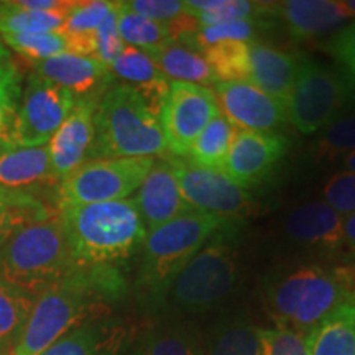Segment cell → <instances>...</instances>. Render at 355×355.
Listing matches in <instances>:
<instances>
[{
	"label": "cell",
	"instance_id": "cell-1",
	"mask_svg": "<svg viewBox=\"0 0 355 355\" xmlns=\"http://www.w3.org/2000/svg\"><path fill=\"white\" fill-rule=\"evenodd\" d=\"M122 286L112 266H78L35 298L12 355H40L68 332L105 319L109 301L121 295Z\"/></svg>",
	"mask_w": 355,
	"mask_h": 355
},
{
	"label": "cell",
	"instance_id": "cell-2",
	"mask_svg": "<svg viewBox=\"0 0 355 355\" xmlns=\"http://www.w3.org/2000/svg\"><path fill=\"white\" fill-rule=\"evenodd\" d=\"M78 266H112L144 245L146 227L133 199L76 204L58 214Z\"/></svg>",
	"mask_w": 355,
	"mask_h": 355
},
{
	"label": "cell",
	"instance_id": "cell-3",
	"mask_svg": "<svg viewBox=\"0 0 355 355\" xmlns=\"http://www.w3.org/2000/svg\"><path fill=\"white\" fill-rule=\"evenodd\" d=\"M355 296L349 270L301 265L275 273L265 283V306L277 326L308 332Z\"/></svg>",
	"mask_w": 355,
	"mask_h": 355
},
{
	"label": "cell",
	"instance_id": "cell-4",
	"mask_svg": "<svg viewBox=\"0 0 355 355\" xmlns=\"http://www.w3.org/2000/svg\"><path fill=\"white\" fill-rule=\"evenodd\" d=\"M166 152L159 114L137 89L122 83L102 92L96 102L94 141L89 159L155 158Z\"/></svg>",
	"mask_w": 355,
	"mask_h": 355
},
{
	"label": "cell",
	"instance_id": "cell-5",
	"mask_svg": "<svg viewBox=\"0 0 355 355\" xmlns=\"http://www.w3.org/2000/svg\"><path fill=\"white\" fill-rule=\"evenodd\" d=\"M76 268L58 217L26 225L0 247V279L35 298Z\"/></svg>",
	"mask_w": 355,
	"mask_h": 355
},
{
	"label": "cell",
	"instance_id": "cell-6",
	"mask_svg": "<svg viewBox=\"0 0 355 355\" xmlns=\"http://www.w3.org/2000/svg\"><path fill=\"white\" fill-rule=\"evenodd\" d=\"M232 219L191 209L146 232L139 285L153 298H166L171 282L216 232Z\"/></svg>",
	"mask_w": 355,
	"mask_h": 355
},
{
	"label": "cell",
	"instance_id": "cell-7",
	"mask_svg": "<svg viewBox=\"0 0 355 355\" xmlns=\"http://www.w3.org/2000/svg\"><path fill=\"white\" fill-rule=\"evenodd\" d=\"M237 229L239 222L220 229L181 268L166 293L175 308L198 313L214 308L232 295L239 279Z\"/></svg>",
	"mask_w": 355,
	"mask_h": 355
},
{
	"label": "cell",
	"instance_id": "cell-8",
	"mask_svg": "<svg viewBox=\"0 0 355 355\" xmlns=\"http://www.w3.org/2000/svg\"><path fill=\"white\" fill-rule=\"evenodd\" d=\"M355 104V78L343 68L301 56L298 78L288 99L290 122L304 135L321 132Z\"/></svg>",
	"mask_w": 355,
	"mask_h": 355
},
{
	"label": "cell",
	"instance_id": "cell-9",
	"mask_svg": "<svg viewBox=\"0 0 355 355\" xmlns=\"http://www.w3.org/2000/svg\"><path fill=\"white\" fill-rule=\"evenodd\" d=\"M153 163V157L89 159L58 186V206L128 199L144 183Z\"/></svg>",
	"mask_w": 355,
	"mask_h": 355
},
{
	"label": "cell",
	"instance_id": "cell-10",
	"mask_svg": "<svg viewBox=\"0 0 355 355\" xmlns=\"http://www.w3.org/2000/svg\"><path fill=\"white\" fill-rule=\"evenodd\" d=\"M76 96L50 79L30 73L12 127V148L48 145L76 105Z\"/></svg>",
	"mask_w": 355,
	"mask_h": 355
},
{
	"label": "cell",
	"instance_id": "cell-11",
	"mask_svg": "<svg viewBox=\"0 0 355 355\" xmlns=\"http://www.w3.org/2000/svg\"><path fill=\"white\" fill-rule=\"evenodd\" d=\"M220 114L214 89L189 83H170L159 109L166 148L173 157L186 158L191 146L212 119Z\"/></svg>",
	"mask_w": 355,
	"mask_h": 355
},
{
	"label": "cell",
	"instance_id": "cell-12",
	"mask_svg": "<svg viewBox=\"0 0 355 355\" xmlns=\"http://www.w3.org/2000/svg\"><path fill=\"white\" fill-rule=\"evenodd\" d=\"M175 173L180 191L193 209L239 220L254 211V199L247 189L230 181L222 171L204 170L188 159H166Z\"/></svg>",
	"mask_w": 355,
	"mask_h": 355
},
{
	"label": "cell",
	"instance_id": "cell-13",
	"mask_svg": "<svg viewBox=\"0 0 355 355\" xmlns=\"http://www.w3.org/2000/svg\"><path fill=\"white\" fill-rule=\"evenodd\" d=\"M214 86L222 115L239 130L273 132L290 121L286 102L268 96L250 81L216 83Z\"/></svg>",
	"mask_w": 355,
	"mask_h": 355
},
{
	"label": "cell",
	"instance_id": "cell-14",
	"mask_svg": "<svg viewBox=\"0 0 355 355\" xmlns=\"http://www.w3.org/2000/svg\"><path fill=\"white\" fill-rule=\"evenodd\" d=\"M286 152V137L278 132L237 130L222 173L241 188L250 189L270 175Z\"/></svg>",
	"mask_w": 355,
	"mask_h": 355
},
{
	"label": "cell",
	"instance_id": "cell-15",
	"mask_svg": "<svg viewBox=\"0 0 355 355\" xmlns=\"http://www.w3.org/2000/svg\"><path fill=\"white\" fill-rule=\"evenodd\" d=\"M344 217L324 201H313L295 207L285 220L290 241L306 250L321 254L344 252Z\"/></svg>",
	"mask_w": 355,
	"mask_h": 355
},
{
	"label": "cell",
	"instance_id": "cell-16",
	"mask_svg": "<svg viewBox=\"0 0 355 355\" xmlns=\"http://www.w3.org/2000/svg\"><path fill=\"white\" fill-rule=\"evenodd\" d=\"M96 101L78 99L68 119L48 144L53 171L58 180H64L89 159L94 141Z\"/></svg>",
	"mask_w": 355,
	"mask_h": 355
},
{
	"label": "cell",
	"instance_id": "cell-17",
	"mask_svg": "<svg viewBox=\"0 0 355 355\" xmlns=\"http://www.w3.org/2000/svg\"><path fill=\"white\" fill-rule=\"evenodd\" d=\"M146 232L193 209L180 191V184L166 159H155L152 170L133 198Z\"/></svg>",
	"mask_w": 355,
	"mask_h": 355
},
{
	"label": "cell",
	"instance_id": "cell-18",
	"mask_svg": "<svg viewBox=\"0 0 355 355\" xmlns=\"http://www.w3.org/2000/svg\"><path fill=\"white\" fill-rule=\"evenodd\" d=\"M33 73L68 89L76 99H91L96 89L107 86L112 79L110 68L96 56L63 53L50 60L33 61Z\"/></svg>",
	"mask_w": 355,
	"mask_h": 355
},
{
	"label": "cell",
	"instance_id": "cell-19",
	"mask_svg": "<svg viewBox=\"0 0 355 355\" xmlns=\"http://www.w3.org/2000/svg\"><path fill=\"white\" fill-rule=\"evenodd\" d=\"M272 13L301 42L334 32L347 21L343 0H286L272 3Z\"/></svg>",
	"mask_w": 355,
	"mask_h": 355
},
{
	"label": "cell",
	"instance_id": "cell-20",
	"mask_svg": "<svg viewBox=\"0 0 355 355\" xmlns=\"http://www.w3.org/2000/svg\"><path fill=\"white\" fill-rule=\"evenodd\" d=\"M250 81L275 99L288 104L296 78H298L301 56L278 50L261 42H250Z\"/></svg>",
	"mask_w": 355,
	"mask_h": 355
},
{
	"label": "cell",
	"instance_id": "cell-21",
	"mask_svg": "<svg viewBox=\"0 0 355 355\" xmlns=\"http://www.w3.org/2000/svg\"><path fill=\"white\" fill-rule=\"evenodd\" d=\"M60 183L53 171L48 145L0 150V186L26 191L40 184Z\"/></svg>",
	"mask_w": 355,
	"mask_h": 355
},
{
	"label": "cell",
	"instance_id": "cell-22",
	"mask_svg": "<svg viewBox=\"0 0 355 355\" xmlns=\"http://www.w3.org/2000/svg\"><path fill=\"white\" fill-rule=\"evenodd\" d=\"M112 76L121 78L123 84L140 92L159 114L163 101L170 91V79L158 69L145 51L125 46L121 56L110 64Z\"/></svg>",
	"mask_w": 355,
	"mask_h": 355
},
{
	"label": "cell",
	"instance_id": "cell-23",
	"mask_svg": "<svg viewBox=\"0 0 355 355\" xmlns=\"http://www.w3.org/2000/svg\"><path fill=\"white\" fill-rule=\"evenodd\" d=\"M145 53L152 58L153 63L170 81L199 84V86H211V84L214 86L217 83L202 53L189 44L170 40Z\"/></svg>",
	"mask_w": 355,
	"mask_h": 355
},
{
	"label": "cell",
	"instance_id": "cell-24",
	"mask_svg": "<svg viewBox=\"0 0 355 355\" xmlns=\"http://www.w3.org/2000/svg\"><path fill=\"white\" fill-rule=\"evenodd\" d=\"M125 337L122 326L99 319L68 332L40 355H117Z\"/></svg>",
	"mask_w": 355,
	"mask_h": 355
},
{
	"label": "cell",
	"instance_id": "cell-25",
	"mask_svg": "<svg viewBox=\"0 0 355 355\" xmlns=\"http://www.w3.org/2000/svg\"><path fill=\"white\" fill-rule=\"evenodd\" d=\"M309 355H355V296L306 334Z\"/></svg>",
	"mask_w": 355,
	"mask_h": 355
},
{
	"label": "cell",
	"instance_id": "cell-26",
	"mask_svg": "<svg viewBox=\"0 0 355 355\" xmlns=\"http://www.w3.org/2000/svg\"><path fill=\"white\" fill-rule=\"evenodd\" d=\"M115 2L109 0H89V2H74L61 33L68 40L69 53L84 56H94L96 33L114 10Z\"/></svg>",
	"mask_w": 355,
	"mask_h": 355
},
{
	"label": "cell",
	"instance_id": "cell-27",
	"mask_svg": "<svg viewBox=\"0 0 355 355\" xmlns=\"http://www.w3.org/2000/svg\"><path fill=\"white\" fill-rule=\"evenodd\" d=\"M239 128L229 122L222 112L212 119L198 137L188 153V162L204 170L224 171L230 146Z\"/></svg>",
	"mask_w": 355,
	"mask_h": 355
},
{
	"label": "cell",
	"instance_id": "cell-28",
	"mask_svg": "<svg viewBox=\"0 0 355 355\" xmlns=\"http://www.w3.org/2000/svg\"><path fill=\"white\" fill-rule=\"evenodd\" d=\"M74 2L58 10H30L13 2H0V37L2 35L61 32Z\"/></svg>",
	"mask_w": 355,
	"mask_h": 355
},
{
	"label": "cell",
	"instance_id": "cell-29",
	"mask_svg": "<svg viewBox=\"0 0 355 355\" xmlns=\"http://www.w3.org/2000/svg\"><path fill=\"white\" fill-rule=\"evenodd\" d=\"M35 296L0 279V355H12L33 308Z\"/></svg>",
	"mask_w": 355,
	"mask_h": 355
},
{
	"label": "cell",
	"instance_id": "cell-30",
	"mask_svg": "<svg viewBox=\"0 0 355 355\" xmlns=\"http://www.w3.org/2000/svg\"><path fill=\"white\" fill-rule=\"evenodd\" d=\"M184 10L194 17L198 26H212L239 20H257L272 10V3L250 0H188Z\"/></svg>",
	"mask_w": 355,
	"mask_h": 355
},
{
	"label": "cell",
	"instance_id": "cell-31",
	"mask_svg": "<svg viewBox=\"0 0 355 355\" xmlns=\"http://www.w3.org/2000/svg\"><path fill=\"white\" fill-rule=\"evenodd\" d=\"M21 97V73L0 40V150L12 148V127Z\"/></svg>",
	"mask_w": 355,
	"mask_h": 355
},
{
	"label": "cell",
	"instance_id": "cell-32",
	"mask_svg": "<svg viewBox=\"0 0 355 355\" xmlns=\"http://www.w3.org/2000/svg\"><path fill=\"white\" fill-rule=\"evenodd\" d=\"M117 8V28L125 46L146 51L173 40L170 25L158 24L139 13L132 12L125 2H115Z\"/></svg>",
	"mask_w": 355,
	"mask_h": 355
},
{
	"label": "cell",
	"instance_id": "cell-33",
	"mask_svg": "<svg viewBox=\"0 0 355 355\" xmlns=\"http://www.w3.org/2000/svg\"><path fill=\"white\" fill-rule=\"evenodd\" d=\"M245 42H222L202 51L217 83L248 81L250 53Z\"/></svg>",
	"mask_w": 355,
	"mask_h": 355
},
{
	"label": "cell",
	"instance_id": "cell-34",
	"mask_svg": "<svg viewBox=\"0 0 355 355\" xmlns=\"http://www.w3.org/2000/svg\"><path fill=\"white\" fill-rule=\"evenodd\" d=\"M207 355H260L259 327L242 319L220 324L212 332Z\"/></svg>",
	"mask_w": 355,
	"mask_h": 355
},
{
	"label": "cell",
	"instance_id": "cell-35",
	"mask_svg": "<svg viewBox=\"0 0 355 355\" xmlns=\"http://www.w3.org/2000/svg\"><path fill=\"white\" fill-rule=\"evenodd\" d=\"M0 40L8 50L19 53L20 56L30 60V63L69 53L68 40L61 32L2 35Z\"/></svg>",
	"mask_w": 355,
	"mask_h": 355
},
{
	"label": "cell",
	"instance_id": "cell-36",
	"mask_svg": "<svg viewBox=\"0 0 355 355\" xmlns=\"http://www.w3.org/2000/svg\"><path fill=\"white\" fill-rule=\"evenodd\" d=\"M316 152L326 159H339L355 152V104L322 128Z\"/></svg>",
	"mask_w": 355,
	"mask_h": 355
},
{
	"label": "cell",
	"instance_id": "cell-37",
	"mask_svg": "<svg viewBox=\"0 0 355 355\" xmlns=\"http://www.w3.org/2000/svg\"><path fill=\"white\" fill-rule=\"evenodd\" d=\"M144 355H202L196 337L183 327H163L146 339Z\"/></svg>",
	"mask_w": 355,
	"mask_h": 355
},
{
	"label": "cell",
	"instance_id": "cell-38",
	"mask_svg": "<svg viewBox=\"0 0 355 355\" xmlns=\"http://www.w3.org/2000/svg\"><path fill=\"white\" fill-rule=\"evenodd\" d=\"M260 355H309L306 334L277 326L260 329Z\"/></svg>",
	"mask_w": 355,
	"mask_h": 355
},
{
	"label": "cell",
	"instance_id": "cell-39",
	"mask_svg": "<svg viewBox=\"0 0 355 355\" xmlns=\"http://www.w3.org/2000/svg\"><path fill=\"white\" fill-rule=\"evenodd\" d=\"M324 202L340 216L345 217L355 212V175L339 171L324 184Z\"/></svg>",
	"mask_w": 355,
	"mask_h": 355
},
{
	"label": "cell",
	"instance_id": "cell-40",
	"mask_svg": "<svg viewBox=\"0 0 355 355\" xmlns=\"http://www.w3.org/2000/svg\"><path fill=\"white\" fill-rule=\"evenodd\" d=\"M53 217L44 206L40 207H15L0 206V247L6 243L13 234L19 232L26 225L42 222Z\"/></svg>",
	"mask_w": 355,
	"mask_h": 355
},
{
	"label": "cell",
	"instance_id": "cell-41",
	"mask_svg": "<svg viewBox=\"0 0 355 355\" xmlns=\"http://www.w3.org/2000/svg\"><path fill=\"white\" fill-rule=\"evenodd\" d=\"M125 6L145 19L165 25L176 24L186 15L184 2L180 0H128Z\"/></svg>",
	"mask_w": 355,
	"mask_h": 355
},
{
	"label": "cell",
	"instance_id": "cell-42",
	"mask_svg": "<svg viewBox=\"0 0 355 355\" xmlns=\"http://www.w3.org/2000/svg\"><path fill=\"white\" fill-rule=\"evenodd\" d=\"M125 50V43L122 42L117 28V8L109 13L107 19L102 21L96 33V53L94 56L105 63L110 68V64L121 56V53Z\"/></svg>",
	"mask_w": 355,
	"mask_h": 355
},
{
	"label": "cell",
	"instance_id": "cell-43",
	"mask_svg": "<svg viewBox=\"0 0 355 355\" xmlns=\"http://www.w3.org/2000/svg\"><path fill=\"white\" fill-rule=\"evenodd\" d=\"M326 50L345 73L355 78V20L345 25L327 42Z\"/></svg>",
	"mask_w": 355,
	"mask_h": 355
},
{
	"label": "cell",
	"instance_id": "cell-44",
	"mask_svg": "<svg viewBox=\"0 0 355 355\" xmlns=\"http://www.w3.org/2000/svg\"><path fill=\"white\" fill-rule=\"evenodd\" d=\"M0 206L15 207H40L44 206L30 191H17L0 186Z\"/></svg>",
	"mask_w": 355,
	"mask_h": 355
},
{
	"label": "cell",
	"instance_id": "cell-45",
	"mask_svg": "<svg viewBox=\"0 0 355 355\" xmlns=\"http://www.w3.org/2000/svg\"><path fill=\"white\" fill-rule=\"evenodd\" d=\"M15 2L30 10H58L68 3L64 0H15Z\"/></svg>",
	"mask_w": 355,
	"mask_h": 355
},
{
	"label": "cell",
	"instance_id": "cell-46",
	"mask_svg": "<svg viewBox=\"0 0 355 355\" xmlns=\"http://www.w3.org/2000/svg\"><path fill=\"white\" fill-rule=\"evenodd\" d=\"M344 250L355 254V212L344 217Z\"/></svg>",
	"mask_w": 355,
	"mask_h": 355
},
{
	"label": "cell",
	"instance_id": "cell-47",
	"mask_svg": "<svg viewBox=\"0 0 355 355\" xmlns=\"http://www.w3.org/2000/svg\"><path fill=\"white\" fill-rule=\"evenodd\" d=\"M339 165H340V171L354 173L355 175V152H350L347 155H344V157H340Z\"/></svg>",
	"mask_w": 355,
	"mask_h": 355
}]
</instances>
